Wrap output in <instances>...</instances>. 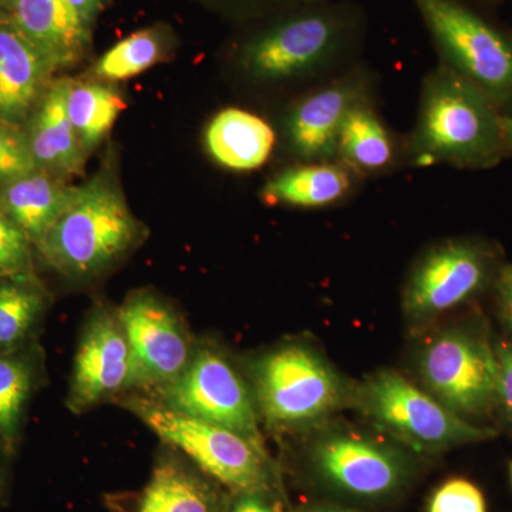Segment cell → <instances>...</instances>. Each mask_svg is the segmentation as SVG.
Instances as JSON below:
<instances>
[{"mask_svg": "<svg viewBox=\"0 0 512 512\" xmlns=\"http://www.w3.org/2000/svg\"><path fill=\"white\" fill-rule=\"evenodd\" d=\"M505 148L501 116L487 94L441 66L426 77L406 158L413 167H493Z\"/></svg>", "mask_w": 512, "mask_h": 512, "instance_id": "cell-1", "label": "cell"}, {"mask_svg": "<svg viewBox=\"0 0 512 512\" xmlns=\"http://www.w3.org/2000/svg\"><path fill=\"white\" fill-rule=\"evenodd\" d=\"M365 30V15L353 3L299 6L248 37L239 49V66L261 83L313 76L352 55Z\"/></svg>", "mask_w": 512, "mask_h": 512, "instance_id": "cell-2", "label": "cell"}, {"mask_svg": "<svg viewBox=\"0 0 512 512\" xmlns=\"http://www.w3.org/2000/svg\"><path fill=\"white\" fill-rule=\"evenodd\" d=\"M146 238L113 175L99 171L35 245L50 268L72 281L104 274Z\"/></svg>", "mask_w": 512, "mask_h": 512, "instance_id": "cell-3", "label": "cell"}, {"mask_svg": "<svg viewBox=\"0 0 512 512\" xmlns=\"http://www.w3.org/2000/svg\"><path fill=\"white\" fill-rule=\"evenodd\" d=\"M252 392L259 417L278 429L318 426L353 403L355 389L308 342H288L256 357Z\"/></svg>", "mask_w": 512, "mask_h": 512, "instance_id": "cell-4", "label": "cell"}, {"mask_svg": "<svg viewBox=\"0 0 512 512\" xmlns=\"http://www.w3.org/2000/svg\"><path fill=\"white\" fill-rule=\"evenodd\" d=\"M414 366L423 389L463 419L477 423L495 412L497 342L481 320H461L430 333Z\"/></svg>", "mask_w": 512, "mask_h": 512, "instance_id": "cell-5", "label": "cell"}, {"mask_svg": "<svg viewBox=\"0 0 512 512\" xmlns=\"http://www.w3.org/2000/svg\"><path fill=\"white\" fill-rule=\"evenodd\" d=\"M353 404L373 426L419 453H440L494 439L498 431L463 419L394 370H380L355 389Z\"/></svg>", "mask_w": 512, "mask_h": 512, "instance_id": "cell-6", "label": "cell"}, {"mask_svg": "<svg viewBox=\"0 0 512 512\" xmlns=\"http://www.w3.org/2000/svg\"><path fill=\"white\" fill-rule=\"evenodd\" d=\"M123 406L202 473L235 493H266L272 481L265 448L234 431L175 412L160 400L131 396Z\"/></svg>", "mask_w": 512, "mask_h": 512, "instance_id": "cell-7", "label": "cell"}, {"mask_svg": "<svg viewBox=\"0 0 512 512\" xmlns=\"http://www.w3.org/2000/svg\"><path fill=\"white\" fill-rule=\"evenodd\" d=\"M444 66L494 104L512 101V37L460 0H413Z\"/></svg>", "mask_w": 512, "mask_h": 512, "instance_id": "cell-8", "label": "cell"}, {"mask_svg": "<svg viewBox=\"0 0 512 512\" xmlns=\"http://www.w3.org/2000/svg\"><path fill=\"white\" fill-rule=\"evenodd\" d=\"M493 249L477 239H447L413 265L403 291V312L413 329L430 326L444 313L473 301L494 284Z\"/></svg>", "mask_w": 512, "mask_h": 512, "instance_id": "cell-9", "label": "cell"}, {"mask_svg": "<svg viewBox=\"0 0 512 512\" xmlns=\"http://www.w3.org/2000/svg\"><path fill=\"white\" fill-rule=\"evenodd\" d=\"M156 394L157 400L175 412L225 427L264 447L251 383L215 346L195 345L181 375Z\"/></svg>", "mask_w": 512, "mask_h": 512, "instance_id": "cell-10", "label": "cell"}, {"mask_svg": "<svg viewBox=\"0 0 512 512\" xmlns=\"http://www.w3.org/2000/svg\"><path fill=\"white\" fill-rule=\"evenodd\" d=\"M313 473L332 490L359 500H386L412 477V463L400 448L355 429L319 434L309 450Z\"/></svg>", "mask_w": 512, "mask_h": 512, "instance_id": "cell-11", "label": "cell"}, {"mask_svg": "<svg viewBox=\"0 0 512 512\" xmlns=\"http://www.w3.org/2000/svg\"><path fill=\"white\" fill-rule=\"evenodd\" d=\"M117 315L130 349V390L156 393L181 375L195 343L170 302L144 289L128 295Z\"/></svg>", "mask_w": 512, "mask_h": 512, "instance_id": "cell-12", "label": "cell"}, {"mask_svg": "<svg viewBox=\"0 0 512 512\" xmlns=\"http://www.w3.org/2000/svg\"><path fill=\"white\" fill-rule=\"evenodd\" d=\"M131 359L117 309H94L84 323L72 376L67 407L82 414L130 390Z\"/></svg>", "mask_w": 512, "mask_h": 512, "instance_id": "cell-13", "label": "cell"}, {"mask_svg": "<svg viewBox=\"0 0 512 512\" xmlns=\"http://www.w3.org/2000/svg\"><path fill=\"white\" fill-rule=\"evenodd\" d=\"M372 100L363 70H352L303 96L286 117V140L302 163L338 161L340 128L352 107Z\"/></svg>", "mask_w": 512, "mask_h": 512, "instance_id": "cell-14", "label": "cell"}, {"mask_svg": "<svg viewBox=\"0 0 512 512\" xmlns=\"http://www.w3.org/2000/svg\"><path fill=\"white\" fill-rule=\"evenodd\" d=\"M55 73L52 64L0 13V120L25 127Z\"/></svg>", "mask_w": 512, "mask_h": 512, "instance_id": "cell-15", "label": "cell"}, {"mask_svg": "<svg viewBox=\"0 0 512 512\" xmlns=\"http://www.w3.org/2000/svg\"><path fill=\"white\" fill-rule=\"evenodd\" d=\"M3 9L53 69L79 63L90 46V28L66 0H3Z\"/></svg>", "mask_w": 512, "mask_h": 512, "instance_id": "cell-16", "label": "cell"}, {"mask_svg": "<svg viewBox=\"0 0 512 512\" xmlns=\"http://www.w3.org/2000/svg\"><path fill=\"white\" fill-rule=\"evenodd\" d=\"M69 83L70 79L50 83L23 127L37 168L66 181L84 173L89 156L67 114Z\"/></svg>", "mask_w": 512, "mask_h": 512, "instance_id": "cell-17", "label": "cell"}, {"mask_svg": "<svg viewBox=\"0 0 512 512\" xmlns=\"http://www.w3.org/2000/svg\"><path fill=\"white\" fill-rule=\"evenodd\" d=\"M77 194L79 187L37 168L0 187V208L35 248L72 205Z\"/></svg>", "mask_w": 512, "mask_h": 512, "instance_id": "cell-18", "label": "cell"}, {"mask_svg": "<svg viewBox=\"0 0 512 512\" xmlns=\"http://www.w3.org/2000/svg\"><path fill=\"white\" fill-rule=\"evenodd\" d=\"M359 175L339 161L302 163L272 177L262 190L268 204L325 208L339 204L355 190Z\"/></svg>", "mask_w": 512, "mask_h": 512, "instance_id": "cell-19", "label": "cell"}, {"mask_svg": "<svg viewBox=\"0 0 512 512\" xmlns=\"http://www.w3.org/2000/svg\"><path fill=\"white\" fill-rule=\"evenodd\" d=\"M205 146L222 167L252 171L262 167L275 146V131L261 117L241 109L220 111L205 131Z\"/></svg>", "mask_w": 512, "mask_h": 512, "instance_id": "cell-20", "label": "cell"}, {"mask_svg": "<svg viewBox=\"0 0 512 512\" xmlns=\"http://www.w3.org/2000/svg\"><path fill=\"white\" fill-rule=\"evenodd\" d=\"M399 158L396 140L373 107L372 100L350 109L340 128L338 161L356 175L386 173Z\"/></svg>", "mask_w": 512, "mask_h": 512, "instance_id": "cell-21", "label": "cell"}, {"mask_svg": "<svg viewBox=\"0 0 512 512\" xmlns=\"http://www.w3.org/2000/svg\"><path fill=\"white\" fill-rule=\"evenodd\" d=\"M137 512H220L217 495L187 464L163 457L151 473Z\"/></svg>", "mask_w": 512, "mask_h": 512, "instance_id": "cell-22", "label": "cell"}, {"mask_svg": "<svg viewBox=\"0 0 512 512\" xmlns=\"http://www.w3.org/2000/svg\"><path fill=\"white\" fill-rule=\"evenodd\" d=\"M40 377L36 343L0 355V446L12 456L18 447L26 412Z\"/></svg>", "mask_w": 512, "mask_h": 512, "instance_id": "cell-23", "label": "cell"}, {"mask_svg": "<svg viewBox=\"0 0 512 512\" xmlns=\"http://www.w3.org/2000/svg\"><path fill=\"white\" fill-rule=\"evenodd\" d=\"M47 306L45 289L36 278L0 279V355L35 343Z\"/></svg>", "mask_w": 512, "mask_h": 512, "instance_id": "cell-24", "label": "cell"}, {"mask_svg": "<svg viewBox=\"0 0 512 512\" xmlns=\"http://www.w3.org/2000/svg\"><path fill=\"white\" fill-rule=\"evenodd\" d=\"M66 107L77 136L90 154L110 133L126 109V101L109 84L70 80Z\"/></svg>", "mask_w": 512, "mask_h": 512, "instance_id": "cell-25", "label": "cell"}, {"mask_svg": "<svg viewBox=\"0 0 512 512\" xmlns=\"http://www.w3.org/2000/svg\"><path fill=\"white\" fill-rule=\"evenodd\" d=\"M173 45V32L168 26L156 25L138 30L120 40L97 60L94 76L109 82L131 79L164 62Z\"/></svg>", "mask_w": 512, "mask_h": 512, "instance_id": "cell-26", "label": "cell"}, {"mask_svg": "<svg viewBox=\"0 0 512 512\" xmlns=\"http://www.w3.org/2000/svg\"><path fill=\"white\" fill-rule=\"evenodd\" d=\"M0 272L6 278H35L33 245L0 208Z\"/></svg>", "mask_w": 512, "mask_h": 512, "instance_id": "cell-27", "label": "cell"}, {"mask_svg": "<svg viewBox=\"0 0 512 512\" xmlns=\"http://www.w3.org/2000/svg\"><path fill=\"white\" fill-rule=\"evenodd\" d=\"M35 170L25 130L0 120V187Z\"/></svg>", "mask_w": 512, "mask_h": 512, "instance_id": "cell-28", "label": "cell"}, {"mask_svg": "<svg viewBox=\"0 0 512 512\" xmlns=\"http://www.w3.org/2000/svg\"><path fill=\"white\" fill-rule=\"evenodd\" d=\"M427 512H487V503L476 484L453 478L434 491Z\"/></svg>", "mask_w": 512, "mask_h": 512, "instance_id": "cell-29", "label": "cell"}, {"mask_svg": "<svg viewBox=\"0 0 512 512\" xmlns=\"http://www.w3.org/2000/svg\"><path fill=\"white\" fill-rule=\"evenodd\" d=\"M497 355L500 376L495 412L500 416L504 426L512 431V343L497 342Z\"/></svg>", "mask_w": 512, "mask_h": 512, "instance_id": "cell-30", "label": "cell"}, {"mask_svg": "<svg viewBox=\"0 0 512 512\" xmlns=\"http://www.w3.org/2000/svg\"><path fill=\"white\" fill-rule=\"evenodd\" d=\"M493 285L501 322L512 338V265H500Z\"/></svg>", "mask_w": 512, "mask_h": 512, "instance_id": "cell-31", "label": "cell"}, {"mask_svg": "<svg viewBox=\"0 0 512 512\" xmlns=\"http://www.w3.org/2000/svg\"><path fill=\"white\" fill-rule=\"evenodd\" d=\"M228 512H281L271 501L266 500L265 493H239L237 500Z\"/></svg>", "mask_w": 512, "mask_h": 512, "instance_id": "cell-32", "label": "cell"}, {"mask_svg": "<svg viewBox=\"0 0 512 512\" xmlns=\"http://www.w3.org/2000/svg\"><path fill=\"white\" fill-rule=\"evenodd\" d=\"M67 5L76 13L77 18L82 20L87 28L92 29L94 19L100 12L104 0H66Z\"/></svg>", "mask_w": 512, "mask_h": 512, "instance_id": "cell-33", "label": "cell"}, {"mask_svg": "<svg viewBox=\"0 0 512 512\" xmlns=\"http://www.w3.org/2000/svg\"><path fill=\"white\" fill-rule=\"evenodd\" d=\"M8 457L10 454L6 453L5 448L0 446V504L3 501V495H5L6 490V481H8V466H6V461H8Z\"/></svg>", "mask_w": 512, "mask_h": 512, "instance_id": "cell-34", "label": "cell"}, {"mask_svg": "<svg viewBox=\"0 0 512 512\" xmlns=\"http://www.w3.org/2000/svg\"><path fill=\"white\" fill-rule=\"evenodd\" d=\"M241 2L248 3H282V5L289 6V8H299V6L312 5V3L323 2V0H241Z\"/></svg>", "mask_w": 512, "mask_h": 512, "instance_id": "cell-35", "label": "cell"}, {"mask_svg": "<svg viewBox=\"0 0 512 512\" xmlns=\"http://www.w3.org/2000/svg\"><path fill=\"white\" fill-rule=\"evenodd\" d=\"M501 131H503L505 147H510L512 150V117H501Z\"/></svg>", "mask_w": 512, "mask_h": 512, "instance_id": "cell-36", "label": "cell"}, {"mask_svg": "<svg viewBox=\"0 0 512 512\" xmlns=\"http://www.w3.org/2000/svg\"><path fill=\"white\" fill-rule=\"evenodd\" d=\"M301 512H355L349 510H343V508H333V507H313L308 508V510Z\"/></svg>", "mask_w": 512, "mask_h": 512, "instance_id": "cell-37", "label": "cell"}, {"mask_svg": "<svg viewBox=\"0 0 512 512\" xmlns=\"http://www.w3.org/2000/svg\"><path fill=\"white\" fill-rule=\"evenodd\" d=\"M510 476H511V481H512V461H511V464H510Z\"/></svg>", "mask_w": 512, "mask_h": 512, "instance_id": "cell-38", "label": "cell"}, {"mask_svg": "<svg viewBox=\"0 0 512 512\" xmlns=\"http://www.w3.org/2000/svg\"><path fill=\"white\" fill-rule=\"evenodd\" d=\"M0 9H3V0H0Z\"/></svg>", "mask_w": 512, "mask_h": 512, "instance_id": "cell-39", "label": "cell"}, {"mask_svg": "<svg viewBox=\"0 0 512 512\" xmlns=\"http://www.w3.org/2000/svg\"><path fill=\"white\" fill-rule=\"evenodd\" d=\"M6 278V276H3L2 272H0V279Z\"/></svg>", "mask_w": 512, "mask_h": 512, "instance_id": "cell-40", "label": "cell"}]
</instances>
